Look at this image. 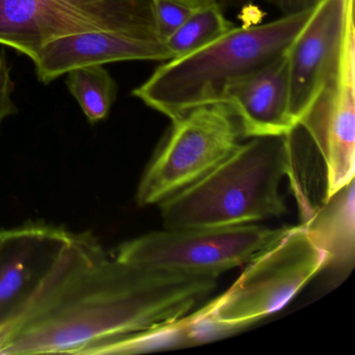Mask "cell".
Wrapping results in <instances>:
<instances>
[{
	"instance_id": "cell-3",
	"label": "cell",
	"mask_w": 355,
	"mask_h": 355,
	"mask_svg": "<svg viewBox=\"0 0 355 355\" xmlns=\"http://www.w3.org/2000/svg\"><path fill=\"white\" fill-rule=\"evenodd\" d=\"M313 8L268 24L234 26L209 44L166 61L132 96L170 120L196 107L224 103L232 85L286 53Z\"/></svg>"
},
{
	"instance_id": "cell-2",
	"label": "cell",
	"mask_w": 355,
	"mask_h": 355,
	"mask_svg": "<svg viewBox=\"0 0 355 355\" xmlns=\"http://www.w3.org/2000/svg\"><path fill=\"white\" fill-rule=\"evenodd\" d=\"M294 153L293 132L240 143L207 175L159 203L164 226L241 225L284 215L279 187L294 174Z\"/></svg>"
},
{
	"instance_id": "cell-1",
	"label": "cell",
	"mask_w": 355,
	"mask_h": 355,
	"mask_svg": "<svg viewBox=\"0 0 355 355\" xmlns=\"http://www.w3.org/2000/svg\"><path fill=\"white\" fill-rule=\"evenodd\" d=\"M217 278L123 263L90 232H73L30 309L3 331L0 355H87L178 321L205 302Z\"/></svg>"
},
{
	"instance_id": "cell-13",
	"label": "cell",
	"mask_w": 355,
	"mask_h": 355,
	"mask_svg": "<svg viewBox=\"0 0 355 355\" xmlns=\"http://www.w3.org/2000/svg\"><path fill=\"white\" fill-rule=\"evenodd\" d=\"M354 180L321 205H315L301 225L325 253L326 268H348L355 254Z\"/></svg>"
},
{
	"instance_id": "cell-19",
	"label": "cell",
	"mask_w": 355,
	"mask_h": 355,
	"mask_svg": "<svg viewBox=\"0 0 355 355\" xmlns=\"http://www.w3.org/2000/svg\"><path fill=\"white\" fill-rule=\"evenodd\" d=\"M257 1H266V0H216V3L221 7L224 12L230 11V10H236L239 8L247 7V6L252 5Z\"/></svg>"
},
{
	"instance_id": "cell-10",
	"label": "cell",
	"mask_w": 355,
	"mask_h": 355,
	"mask_svg": "<svg viewBox=\"0 0 355 355\" xmlns=\"http://www.w3.org/2000/svg\"><path fill=\"white\" fill-rule=\"evenodd\" d=\"M72 232L46 223L13 228L0 247V330H7L38 297Z\"/></svg>"
},
{
	"instance_id": "cell-11",
	"label": "cell",
	"mask_w": 355,
	"mask_h": 355,
	"mask_svg": "<svg viewBox=\"0 0 355 355\" xmlns=\"http://www.w3.org/2000/svg\"><path fill=\"white\" fill-rule=\"evenodd\" d=\"M171 59L167 45L159 39L123 33L87 32L51 41L41 49L34 64L37 78L47 85L76 68Z\"/></svg>"
},
{
	"instance_id": "cell-6",
	"label": "cell",
	"mask_w": 355,
	"mask_h": 355,
	"mask_svg": "<svg viewBox=\"0 0 355 355\" xmlns=\"http://www.w3.org/2000/svg\"><path fill=\"white\" fill-rule=\"evenodd\" d=\"M290 227L257 224L166 228L128 241L116 249L118 261L139 267L217 276L249 263L275 244Z\"/></svg>"
},
{
	"instance_id": "cell-14",
	"label": "cell",
	"mask_w": 355,
	"mask_h": 355,
	"mask_svg": "<svg viewBox=\"0 0 355 355\" xmlns=\"http://www.w3.org/2000/svg\"><path fill=\"white\" fill-rule=\"evenodd\" d=\"M68 90L91 124L109 116L118 95V85L103 65L86 66L67 72Z\"/></svg>"
},
{
	"instance_id": "cell-8",
	"label": "cell",
	"mask_w": 355,
	"mask_h": 355,
	"mask_svg": "<svg viewBox=\"0 0 355 355\" xmlns=\"http://www.w3.org/2000/svg\"><path fill=\"white\" fill-rule=\"evenodd\" d=\"M353 26V0H320L284 53L290 112L297 126L336 80Z\"/></svg>"
},
{
	"instance_id": "cell-18",
	"label": "cell",
	"mask_w": 355,
	"mask_h": 355,
	"mask_svg": "<svg viewBox=\"0 0 355 355\" xmlns=\"http://www.w3.org/2000/svg\"><path fill=\"white\" fill-rule=\"evenodd\" d=\"M266 1L279 10L282 15H288V14L313 9L320 0H266Z\"/></svg>"
},
{
	"instance_id": "cell-17",
	"label": "cell",
	"mask_w": 355,
	"mask_h": 355,
	"mask_svg": "<svg viewBox=\"0 0 355 355\" xmlns=\"http://www.w3.org/2000/svg\"><path fill=\"white\" fill-rule=\"evenodd\" d=\"M15 84L11 76V67L8 63L7 53L0 51V124L6 118L18 113L12 99Z\"/></svg>"
},
{
	"instance_id": "cell-12",
	"label": "cell",
	"mask_w": 355,
	"mask_h": 355,
	"mask_svg": "<svg viewBox=\"0 0 355 355\" xmlns=\"http://www.w3.org/2000/svg\"><path fill=\"white\" fill-rule=\"evenodd\" d=\"M224 103L238 118L242 137L284 136L296 130L286 55L232 85Z\"/></svg>"
},
{
	"instance_id": "cell-16",
	"label": "cell",
	"mask_w": 355,
	"mask_h": 355,
	"mask_svg": "<svg viewBox=\"0 0 355 355\" xmlns=\"http://www.w3.org/2000/svg\"><path fill=\"white\" fill-rule=\"evenodd\" d=\"M151 3L157 37L164 42L184 24L195 10L182 0H151Z\"/></svg>"
},
{
	"instance_id": "cell-5",
	"label": "cell",
	"mask_w": 355,
	"mask_h": 355,
	"mask_svg": "<svg viewBox=\"0 0 355 355\" xmlns=\"http://www.w3.org/2000/svg\"><path fill=\"white\" fill-rule=\"evenodd\" d=\"M326 257L302 225L249 261L225 293L200 307L218 323L241 330L286 306L321 270Z\"/></svg>"
},
{
	"instance_id": "cell-7",
	"label": "cell",
	"mask_w": 355,
	"mask_h": 355,
	"mask_svg": "<svg viewBox=\"0 0 355 355\" xmlns=\"http://www.w3.org/2000/svg\"><path fill=\"white\" fill-rule=\"evenodd\" d=\"M171 121L163 146L139 184L140 207L161 203L194 184L240 144V122L226 103L196 107Z\"/></svg>"
},
{
	"instance_id": "cell-20",
	"label": "cell",
	"mask_w": 355,
	"mask_h": 355,
	"mask_svg": "<svg viewBox=\"0 0 355 355\" xmlns=\"http://www.w3.org/2000/svg\"><path fill=\"white\" fill-rule=\"evenodd\" d=\"M182 1L188 3L193 9H197V8L203 7L209 3H215L216 0H182Z\"/></svg>"
},
{
	"instance_id": "cell-21",
	"label": "cell",
	"mask_w": 355,
	"mask_h": 355,
	"mask_svg": "<svg viewBox=\"0 0 355 355\" xmlns=\"http://www.w3.org/2000/svg\"><path fill=\"white\" fill-rule=\"evenodd\" d=\"M12 232H13V228H12V230H0V247L3 246V243L10 238Z\"/></svg>"
},
{
	"instance_id": "cell-9",
	"label": "cell",
	"mask_w": 355,
	"mask_h": 355,
	"mask_svg": "<svg viewBox=\"0 0 355 355\" xmlns=\"http://www.w3.org/2000/svg\"><path fill=\"white\" fill-rule=\"evenodd\" d=\"M354 26L349 31L336 80L299 126L309 135L325 167L323 200L354 180Z\"/></svg>"
},
{
	"instance_id": "cell-4",
	"label": "cell",
	"mask_w": 355,
	"mask_h": 355,
	"mask_svg": "<svg viewBox=\"0 0 355 355\" xmlns=\"http://www.w3.org/2000/svg\"><path fill=\"white\" fill-rule=\"evenodd\" d=\"M87 32L159 39L151 0H0V44L33 62L51 41Z\"/></svg>"
},
{
	"instance_id": "cell-15",
	"label": "cell",
	"mask_w": 355,
	"mask_h": 355,
	"mask_svg": "<svg viewBox=\"0 0 355 355\" xmlns=\"http://www.w3.org/2000/svg\"><path fill=\"white\" fill-rule=\"evenodd\" d=\"M234 26L215 1L195 9L184 24L165 41V44L172 59L182 57L209 44Z\"/></svg>"
}]
</instances>
